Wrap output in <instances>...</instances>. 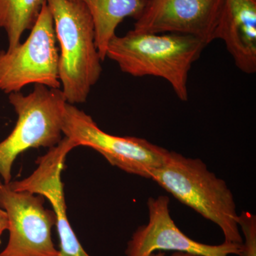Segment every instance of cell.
Masks as SVG:
<instances>
[{"mask_svg": "<svg viewBox=\"0 0 256 256\" xmlns=\"http://www.w3.org/2000/svg\"><path fill=\"white\" fill-rule=\"evenodd\" d=\"M9 100L18 114L12 132L0 142V176L12 181L15 160L31 148L50 149L62 140V122L67 102L60 89L34 85L28 95L21 92L10 94Z\"/></svg>", "mask_w": 256, "mask_h": 256, "instance_id": "4", "label": "cell"}, {"mask_svg": "<svg viewBox=\"0 0 256 256\" xmlns=\"http://www.w3.org/2000/svg\"><path fill=\"white\" fill-rule=\"evenodd\" d=\"M86 5L95 26L96 44L101 60L106 58V50L116 36V28L124 18L137 20L142 14L148 0H74Z\"/></svg>", "mask_w": 256, "mask_h": 256, "instance_id": "12", "label": "cell"}, {"mask_svg": "<svg viewBox=\"0 0 256 256\" xmlns=\"http://www.w3.org/2000/svg\"><path fill=\"white\" fill-rule=\"evenodd\" d=\"M75 143L68 138H62L36 160V169L28 178L8 184L15 191H25L41 195L50 202L56 218L57 232L60 240V256H90L82 248L72 228L66 214L65 194L62 172L67 154Z\"/></svg>", "mask_w": 256, "mask_h": 256, "instance_id": "10", "label": "cell"}, {"mask_svg": "<svg viewBox=\"0 0 256 256\" xmlns=\"http://www.w3.org/2000/svg\"><path fill=\"white\" fill-rule=\"evenodd\" d=\"M169 206V198L165 195L149 198V220L132 234L128 242L126 256H150L153 252L164 250L198 256L244 255L242 244L224 242L212 246L190 238L176 226L170 216Z\"/></svg>", "mask_w": 256, "mask_h": 256, "instance_id": "9", "label": "cell"}, {"mask_svg": "<svg viewBox=\"0 0 256 256\" xmlns=\"http://www.w3.org/2000/svg\"><path fill=\"white\" fill-rule=\"evenodd\" d=\"M207 46L198 38L178 34H142L130 30L116 35L106 50V58L134 77H159L169 82L182 101L188 100V72Z\"/></svg>", "mask_w": 256, "mask_h": 256, "instance_id": "1", "label": "cell"}, {"mask_svg": "<svg viewBox=\"0 0 256 256\" xmlns=\"http://www.w3.org/2000/svg\"><path fill=\"white\" fill-rule=\"evenodd\" d=\"M62 132L77 148H92L112 166L146 178H150L152 172L162 166L170 152L144 138L108 134L98 126L92 116L68 102L64 110Z\"/></svg>", "mask_w": 256, "mask_h": 256, "instance_id": "6", "label": "cell"}, {"mask_svg": "<svg viewBox=\"0 0 256 256\" xmlns=\"http://www.w3.org/2000/svg\"><path fill=\"white\" fill-rule=\"evenodd\" d=\"M150 178L220 226L224 242L244 244L233 194L226 182L210 172L202 160L170 151L164 164L152 172Z\"/></svg>", "mask_w": 256, "mask_h": 256, "instance_id": "3", "label": "cell"}, {"mask_svg": "<svg viewBox=\"0 0 256 256\" xmlns=\"http://www.w3.org/2000/svg\"><path fill=\"white\" fill-rule=\"evenodd\" d=\"M150 256H166V254L164 252H158L152 254ZM170 256H198L194 255V254H188V252H174V254H172Z\"/></svg>", "mask_w": 256, "mask_h": 256, "instance_id": "16", "label": "cell"}, {"mask_svg": "<svg viewBox=\"0 0 256 256\" xmlns=\"http://www.w3.org/2000/svg\"><path fill=\"white\" fill-rule=\"evenodd\" d=\"M44 205V197L15 191L0 180V207L8 215L10 232L0 256H60L52 238L55 214Z\"/></svg>", "mask_w": 256, "mask_h": 256, "instance_id": "7", "label": "cell"}, {"mask_svg": "<svg viewBox=\"0 0 256 256\" xmlns=\"http://www.w3.org/2000/svg\"><path fill=\"white\" fill-rule=\"evenodd\" d=\"M46 4L60 44L62 92L68 104H84L102 73L92 14L84 3L74 0H46Z\"/></svg>", "mask_w": 256, "mask_h": 256, "instance_id": "2", "label": "cell"}, {"mask_svg": "<svg viewBox=\"0 0 256 256\" xmlns=\"http://www.w3.org/2000/svg\"><path fill=\"white\" fill-rule=\"evenodd\" d=\"M26 41L0 52V90L21 92L30 84L60 89V53L50 8L44 5Z\"/></svg>", "mask_w": 256, "mask_h": 256, "instance_id": "5", "label": "cell"}, {"mask_svg": "<svg viewBox=\"0 0 256 256\" xmlns=\"http://www.w3.org/2000/svg\"><path fill=\"white\" fill-rule=\"evenodd\" d=\"M224 0H148L132 31L178 34L198 38L208 46L216 40Z\"/></svg>", "mask_w": 256, "mask_h": 256, "instance_id": "8", "label": "cell"}, {"mask_svg": "<svg viewBox=\"0 0 256 256\" xmlns=\"http://www.w3.org/2000/svg\"><path fill=\"white\" fill-rule=\"evenodd\" d=\"M46 0H0V28L6 33L8 48L21 43L23 33L31 30Z\"/></svg>", "mask_w": 256, "mask_h": 256, "instance_id": "13", "label": "cell"}, {"mask_svg": "<svg viewBox=\"0 0 256 256\" xmlns=\"http://www.w3.org/2000/svg\"><path fill=\"white\" fill-rule=\"evenodd\" d=\"M237 223L242 227L245 242L242 256H256V217L249 212H244L238 216Z\"/></svg>", "mask_w": 256, "mask_h": 256, "instance_id": "14", "label": "cell"}, {"mask_svg": "<svg viewBox=\"0 0 256 256\" xmlns=\"http://www.w3.org/2000/svg\"><path fill=\"white\" fill-rule=\"evenodd\" d=\"M9 226V222H8V217L4 210L0 207V244L2 242V236L5 230H8Z\"/></svg>", "mask_w": 256, "mask_h": 256, "instance_id": "15", "label": "cell"}, {"mask_svg": "<svg viewBox=\"0 0 256 256\" xmlns=\"http://www.w3.org/2000/svg\"><path fill=\"white\" fill-rule=\"evenodd\" d=\"M222 40L239 70L256 72V0H224L216 40Z\"/></svg>", "mask_w": 256, "mask_h": 256, "instance_id": "11", "label": "cell"}]
</instances>
